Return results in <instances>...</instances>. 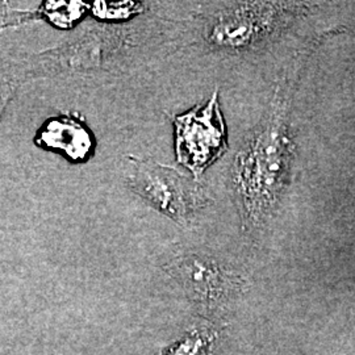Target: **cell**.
Returning <instances> with one entry per match:
<instances>
[{
    "mask_svg": "<svg viewBox=\"0 0 355 355\" xmlns=\"http://www.w3.org/2000/svg\"><path fill=\"white\" fill-rule=\"evenodd\" d=\"M127 161L128 189L179 225L190 224L209 202L195 178L173 166L133 155H128Z\"/></svg>",
    "mask_w": 355,
    "mask_h": 355,
    "instance_id": "3957f363",
    "label": "cell"
},
{
    "mask_svg": "<svg viewBox=\"0 0 355 355\" xmlns=\"http://www.w3.org/2000/svg\"><path fill=\"white\" fill-rule=\"evenodd\" d=\"M211 338L204 331H192L171 345L162 355H202Z\"/></svg>",
    "mask_w": 355,
    "mask_h": 355,
    "instance_id": "9c48e42d",
    "label": "cell"
},
{
    "mask_svg": "<svg viewBox=\"0 0 355 355\" xmlns=\"http://www.w3.org/2000/svg\"><path fill=\"white\" fill-rule=\"evenodd\" d=\"M35 141L40 148L61 153L73 162H86L95 149V139L87 125L70 114L46 120Z\"/></svg>",
    "mask_w": 355,
    "mask_h": 355,
    "instance_id": "8992f818",
    "label": "cell"
},
{
    "mask_svg": "<svg viewBox=\"0 0 355 355\" xmlns=\"http://www.w3.org/2000/svg\"><path fill=\"white\" fill-rule=\"evenodd\" d=\"M165 271L199 304H217L236 288V279L224 268L193 254L173 258L165 265Z\"/></svg>",
    "mask_w": 355,
    "mask_h": 355,
    "instance_id": "5b68a950",
    "label": "cell"
},
{
    "mask_svg": "<svg viewBox=\"0 0 355 355\" xmlns=\"http://www.w3.org/2000/svg\"><path fill=\"white\" fill-rule=\"evenodd\" d=\"M295 3H224L207 13L202 36L207 46L227 53L261 48L291 24L304 7Z\"/></svg>",
    "mask_w": 355,
    "mask_h": 355,
    "instance_id": "7a4b0ae2",
    "label": "cell"
},
{
    "mask_svg": "<svg viewBox=\"0 0 355 355\" xmlns=\"http://www.w3.org/2000/svg\"><path fill=\"white\" fill-rule=\"evenodd\" d=\"M92 13L102 20H123L129 16L142 11L140 3H104L98 1L92 7H89Z\"/></svg>",
    "mask_w": 355,
    "mask_h": 355,
    "instance_id": "ba28073f",
    "label": "cell"
},
{
    "mask_svg": "<svg viewBox=\"0 0 355 355\" xmlns=\"http://www.w3.org/2000/svg\"><path fill=\"white\" fill-rule=\"evenodd\" d=\"M292 159L287 102L278 91L233 158L232 184L243 229L259 228L278 207L290 182Z\"/></svg>",
    "mask_w": 355,
    "mask_h": 355,
    "instance_id": "6da1fadb",
    "label": "cell"
},
{
    "mask_svg": "<svg viewBox=\"0 0 355 355\" xmlns=\"http://www.w3.org/2000/svg\"><path fill=\"white\" fill-rule=\"evenodd\" d=\"M175 128V155L196 180L228 150V133L221 114L218 91L208 102L170 117Z\"/></svg>",
    "mask_w": 355,
    "mask_h": 355,
    "instance_id": "277c9868",
    "label": "cell"
},
{
    "mask_svg": "<svg viewBox=\"0 0 355 355\" xmlns=\"http://www.w3.org/2000/svg\"><path fill=\"white\" fill-rule=\"evenodd\" d=\"M87 10H89V6L79 1H46L38 8L36 13L44 16L53 26L71 28L76 21L80 20Z\"/></svg>",
    "mask_w": 355,
    "mask_h": 355,
    "instance_id": "52a82bcc",
    "label": "cell"
},
{
    "mask_svg": "<svg viewBox=\"0 0 355 355\" xmlns=\"http://www.w3.org/2000/svg\"><path fill=\"white\" fill-rule=\"evenodd\" d=\"M35 13L24 12V11H16L10 8L6 3H0V28L4 26H11L16 23L26 21L28 19L33 17Z\"/></svg>",
    "mask_w": 355,
    "mask_h": 355,
    "instance_id": "30bf717a",
    "label": "cell"
}]
</instances>
